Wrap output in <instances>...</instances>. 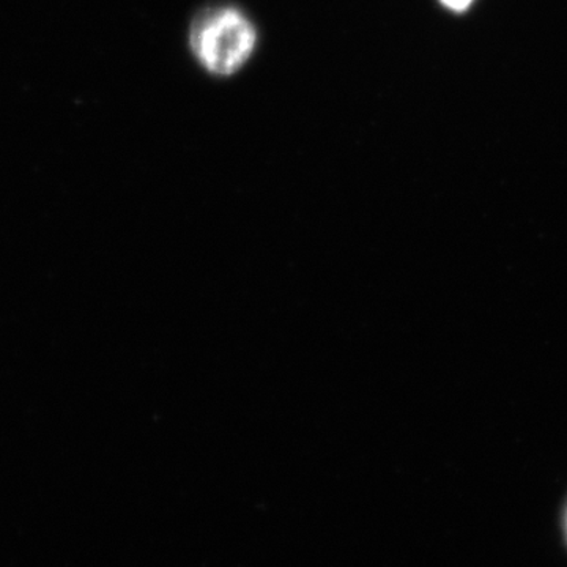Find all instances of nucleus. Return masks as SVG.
I'll list each match as a JSON object with an SVG mask.
<instances>
[{
  "label": "nucleus",
  "mask_w": 567,
  "mask_h": 567,
  "mask_svg": "<svg viewBox=\"0 0 567 567\" xmlns=\"http://www.w3.org/2000/svg\"><path fill=\"white\" fill-rule=\"evenodd\" d=\"M257 32L244 11L212 7L194 18L189 31L193 54L208 73L233 76L256 50Z\"/></svg>",
  "instance_id": "obj_1"
},
{
  "label": "nucleus",
  "mask_w": 567,
  "mask_h": 567,
  "mask_svg": "<svg viewBox=\"0 0 567 567\" xmlns=\"http://www.w3.org/2000/svg\"><path fill=\"white\" fill-rule=\"evenodd\" d=\"M443 3L447 7V9L462 11L465 10L473 0H442Z\"/></svg>",
  "instance_id": "obj_2"
}]
</instances>
